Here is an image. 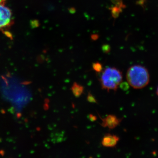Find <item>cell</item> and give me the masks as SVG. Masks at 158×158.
Instances as JSON below:
<instances>
[{"mask_svg":"<svg viewBox=\"0 0 158 158\" xmlns=\"http://www.w3.org/2000/svg\"><path fill=\"white\" fill-rule=\"evenodd\" d=\"M126 78L129 85L136 89L144 88L150 82L148 71L141 65H134L130 67L127 73Z\"/></svg>","mask_w":158,"mask_h":158,"instance_id":"6da1fadb","label":"cell"},{"mask_svg":"<svg viewBox=\"0 0 158 158\" xmlns=\"http://www.w3.org/2000/svg\"><path fill=\"white\" fill-rule=\"evenodd\" d=\"M123 81L121 72L114 67H108L103 71L100 82L102 88L110 91H116Z\"/></svg>","mask_w":158,"mask_h":158,"instance_id":"7a4b0ae2","label":"cell"},{"mask_svg":"<svg viewBox=\"0 0 158 158\" xmlns=\"http://www.w3.org/2000/svg\"><path fill=\"white\" fill-rule=\"evenodd\" d=\"M12 22V13L5 3L0 4V30L11 25Z\"/></svg>","mask_w":158,"mask_h":158,"instance_id":"3957f363","label":"cell"},{"mask_svg":"<svg viewBox=\"0 0 158 158\" xmlns=\"http://www.w3.org/2000/svg\"><path fill=\"white\" fill-rule=\"evenodd\" d=\"M102 127H107L110 129H113L120 124L121 119L114 115H109L106 118L102 119Z\"/></svg>","mask_w":158,"mask_h":158,"instance_id":"277c9868","label":"cell"},{"mask_svg":"<svg viewBox=\"0 0 158 158\" xmlns=\"http://www.w3.org/2000/svg\"><path fill=\"white\" fill-rule=\"evenodd\" d=\"M119 140V137L116 135L106 134L102 139V144L105 147H114L116 146Z\"/></svg>","mask_w":158,"mask_h":158,"instance_id":"5b68a950","label":"cell"},{"mask_svg":"<svg viewBox=\"0 0 158 158\" xmlns=\"http://www.w3.org/2000/svg\"><path fill=\"white\" fill-rule=\"evenodd\" d=\"M71 90L76 97L78 98L81 96L84 92V88L82 85L77 82H74L72 86Z\"/></svg>","mask_w":158,"mask_h":158,"instance_id":"8992f818","label":"cell"},{"mask_svg":"<svg viewBox=\"0 0 158 158\" xmlns=\"http://www.w3.org/2000/svg\"><path fill=\"white\" fill-rule=\"evenodd\" d=\"M94 69L98 73H100L102 70V67L101 64L99 63H95L93 65Z\"/></svg>","mask_w":158,"mask_h":158,"instance_id":"52a82bcc","label":"cell"},{"mask_svg":"<svg viewBox=\"0 0 158 158\" xmlns=\"http://www.w3.org/2000/svg\"><path fill=\"white\" fill-rule=\"evenodd\" d=\"M87 99H88V101L90 102L94 103H97L96 99L90 92L88 93Z\"/></svg>","mask_w":158,"mask_h":158,"instance_id":"ba28073f","label":"cell"},{"mask_svg":"<svg viewBox=\"0 0 158 158\" xmlns=\"http://www.w3.org/2000/svg\"><path fill=\"white\" fill-rule=\"evenodd\" d=\"M128 83H126V82H121V84L119 85V87L122 89L123 90H127L129 88Z\"/></svg>","mask_w":158,"mask_h":158,"instance_id":"9c48e42d","label":"cell"},{"mask_svg":"<svg viewBox=\"0 0 158 158\" xmlns=\"http://www.w3.org/2000/svg\"><path fill=\"white\" fill-rule=\"evenodd\" d=\"M89 119H90V121H94L97 119L96 116H94L92 114H90L89 116Z\"/></svg>","mask_w":158,"mask_h":158,"instance_id":"30bf717a","label":"cell"},{"mask_svg":"<svg viewBox=\"0 0 158 158\" xmlns=\"http://www.w3.org/2000/svg\"><path fill=\"white\" fill-rule=\"evenodd\" d=\"M5 1H6V0H0V4L5 3Z\"/></svg>","mask_w":158,"mask_h":158,"instance_id":"8fae6325","label":"cell"},{"mask_svg":"<svg viewBox=\"0 0 158 158\" xmlns=\"http://www.w3.org/2000/svg\"><path fill=\"white\" fill-rule=\"evenodd\" d=\"M156 94H157V96H158V87L157 88Z\"/></svg>","mask_w":158,"mask_h":158,"instance_id":"7c38bea8","label":"cell"}]
</instances>
